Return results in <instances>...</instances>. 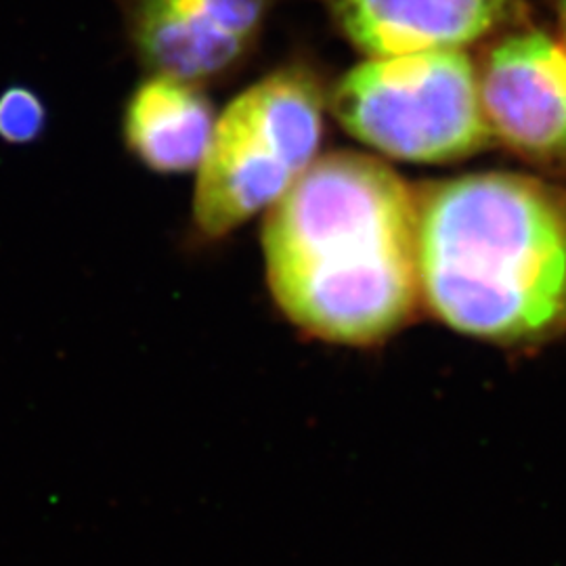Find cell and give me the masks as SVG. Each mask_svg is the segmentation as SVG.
<instances>
[{
  "mask_svg": "<svg viewBox=\"0 0 566 566\" xmlns=\"http://www.w3.org/2000/svg\"><path fill=\"white\" fill-rule=\"evenodd\" d=\"M263 252L283 315L325 343H382L422 301L416 193L371 156H317L266 210Z\"/></svg>",
  "mask_w": 566,
  "mask_h": 566,
  "instance_id": "1",
  "label": "cell"
},
{
  "mask_svg": "<svg viewBox=\"0 0 566 566\" xmlns=\"http://www.w3.org/2000/svg\"><path fill=\"white\" fill-rule=\"evenodd\" d=\"M214 122L212 105L200 86L151 74L128 102L124 137L151 170L193 172L202 164Z\"/></svg>",
  "mask_w": 566,
  "mask_h": 566,
  "instance_id": "8",
  "label": "cell"
},
{
  "mask_svg": "<svg viewBox=\"0 0 566 566\" xmlns=\"http://www.w3.org/2000/svg\"><path fill=\"white\" fill-rule=\"evenodd\" d=\"M560 13H563V23H565V34H566V0H560Z\"/></svg>",
  "mask_w": 566,
  "mask_h": 566,
  "instance_id": "10",
  "label": "cell"
},
{
  "mask_svg": "<svg viewBox=\"0 0 566 566\" xmlns=\"http://www.w3.org/2000/svg\"><path fill=\"white\" fill-rule=\"evenodd\" d=\"M493 137L531 158L566 156V49L544 32L493 46L479 74Z\"/></svg>",
  "mask_w": 566,
  "mask_h": 566,
  "instance_id": "6",
  "label": "cell"
},
{
  "mask_svg": "<svg viewBox=\"0 0 566 566\" xmlns=\"http://www.w3.org/2000/svg\"><path fill=\"white\" fill-rule=\"evenodd\" d=\"M273 0H133L128 32L151 74L200 86L254 46Z\"/></svg>",
  "mask_w": 566,
  "mask_h": 566,
  "instance_id": "5",
  "label": "cell"
},
{
  "mask_svg": "<svg viewBox=\"0 0 566 566\" xmlns=\"http://www.w3.org/2000/svg\"><path fill=\"white\" fill-rule=\"evenodd\" d=\"M420 294L443 324L533 340L566 317V200L518 175L483 172L416 196Z\"/></svg>",
  "mask_w": 566,
  "mask_h": 566,
  "instance_id": "2",
  "label": "cell"
},
{
  "mask_svg": "<svg viewBox=\"0 0 566 566\" xmlns=\"http://www.w3.org/2000/svg\"><path fill=\"white\" fill-rule=\"evenodd\" d=\"M329 109L350 137L403 163H455L493 139L464 51L369 57L336 82Z\"/></svg>",
  "mask_w": 566,
  "mask_h": 566,
  "instance_id": "4",
  "label": "cell"
},
{
  "mask_svg": "<svg viewBox=\"0 0 566 566\" xmlns=\"http://www.w3.org/2000/svg\"><path fill=\"white\" fill-rule=\"evenodd\" d=\"M46 112L41 97L25 86L0 93V139L11 145L36 142L44 130Z\"/></svg>",
  "mask_w": 566,
  "mask_h": 566,
  "instance_id": "9",
  "label": "cell"
},
{
  "mask_svg": "<svg viewBox=\"0 0 566 566\" xmlns=\"http://www.w3.org/2000/svg\"><path fill=\"white\" fill-rule=\"evenodd\" d=\"M346 41L367 57L462 51L516 11L518 0H324Z\"/></svg>",
  "mask_w": 566,
  "mask_h": 566,
  "instance_id": "7",
  "label": "cell"
},
{
  "mask_svg": "<svg viewBox=\"0 0 566 566\" xmlns=\"http://www.w3.org/2000/svg\"><path fill=\"white\" fill-rule=\"evenodd\" d=\"M325 95L304 67H283L224 107L196 170L193 221L224 238L280 202L317 160Z\"/></svg>",
  "mask_w": 566,
  "mask_h": 566,
  "instance_id": "3",
  "label": "cell"
}]
</instances>
